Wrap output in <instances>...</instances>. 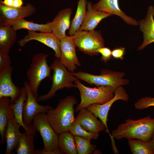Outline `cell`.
Returning <instances> with one entry per match:
<instances>
[{
	"mask_svg": "<svg viewBox=\"0 0 154 154\" xmlns=\"http://www.w3.org/2000/svg\"><path fill=\"white\" fill-rule=\"evenodd\" d=\"M154 132V118L149 116L137 120L127 119L111 133L112 137L119 140L139 139L148 141L151 139Z\"/></svg>",
	"mask_w": 154,
	"mask_h": 154,
	"instance_id": "cell-1",
	"label": "cell"
},
{
	"mask_svg": "<svg viewBox=\"0 0 154 154\" xmlns=\"http://www.w3.org/2000/svg\"><path fill=\"white\" fill-rule=\"evenodd\" d=\"M77 104L74 96H68L60 100L55 108L49 109L46 113L50 125L57 134L69 131L75 121L73 107Z\"/></svg>",
	"mask_w": 154,
	"mask_h": 154,
	"instance_id": "cell-2",
	"label": "cell"
},
{
	"mask_svg": "<svg viewBox=\"0 0 154 154\" xmlns=\"http://www.w3.org/2000/svg\"><path fill=\"white\" fill-rule=\"evenodd\" d=\"M32 122L33 128L39 133L44 144L43 149L35 150V154H63L58 147V134L50 125L46 113L37 114Z\"/></svg>",
	"mask_w": 154,
	"mask_h": 154,
	"instance_id": "cell-3",
	"label": "cell"
},
{
	"mask_svg": "<svg viewBox=\"0 0 154 154\" xmlns=\"http://www.w3.org/2000/svg\"><path fill=\"white\" fill-rule=\"evenodd\" d=\"M76 88L79 90L81 101L77 106L76 112L93 104H102L108 102L114 96L116 88L108 86H101L98 88L87 87L77 79L74 82Z\"/></svg>",
	"mask_w": 154,
	"mask_h": 154,
	"instance_id": "cell-4",
	"label": "cell"
},
{
	"mask_svg": "<svg viewBox=\"0 0 154 154\" xmlns=\"http://www.w3.org/2000/svg\"><path fill=\"white\" fill-rule=\"evenodd\" d=\"M53 71L51 88L46 94L37 97L38 102L44 101L52 98L55 95L56 92L64 88H70L76 87L74 82L78 78L72 74L61 62L60 58H56L50 66Z\"/></svg>",
	"mask_w": 154,
	"mask_h": 154,
	"instance_id": "cell-5",
	"label": "cell"
},
{
	"mask_svg": "<svg viewBox=\"0 0 154 154\" xmlns=\"http://www.w3.org/2000/svg\"><path fill=\"white\" fill-rule=\"evenodd\" d=\"M48 54L41 52L35 54L27 72L28 84L33 96L37 99L38 90L41 82L49 77L51 68L48 64L46 58Z\"/></svg>",
	"mask_w": 154,
	"mask_h": 154,
	"instance_id": "cell-6",
	"label": "cell"
},
{
	"mask_svg": "<svg viewBox=\"0 0 154 154\" xmlns=\"http://www.w3.org/2000/svg\"><path fill=\"white\" fill-rule=\"evenodd\" d=\"M72 74L90 85L98 86H108L116 88L126 85L129 81L123 78L125 74L123 72H115L108 70L102 71L100 75H94L82 72H71Z\"/></svg>",
	"mask_w": 154,
	"mask_h": 154,
	"instance_id": "cell-7",
	"label": "cell"
},
{
	"mask_svg": "<svg viewBox=\"0 0 154 154\" xmlns=\"http://www.w3.org/2000/svg\"><path fill=\"white\" fill-rule=\"evenodd\" d=\"M79 50L90 56L99 54L97 50L104 46V41L99 31L79 29L72 36Z\"/></svg>",
	"mask_w": 154,
	"mask_h": 154,
	"instance_id": "cell-8",
	"label": "cell"
},
{
	"mask_svg": "<svg viewBox=\"0 0 154 154\" xmlns=\"http://www.w3.org/2000/svg\"><path fill=\"white\" fill-rule=\"evenodd\" d=\"M114 94V97L106 102L102 104H93L86 108L96 116L98 117L105 125L106 129V132L109 134L112 142L114 141V139L110 133L107 124L109 112L112 105L115 101L118 100L127 101L129 98L127 94L122 86L116 88Z\"/></svg>",
	"mask_w": 154,
	"mask_h": 154,
	"instance_id": "cell-9",
	"label": "cell"
},
{
	"mask_svg": "<svg viewBox=\"0 0 154 154\" xmlns=\"http://www.w3.org/2000/svg\"><path fill=\"white\" fill-rule=\"evenodd\" d=\"M36 9L27 3L20 7H9L0 1V26H11L15 21L30 17L35 13Z\"/></svg>",
	"mask_w": 154,
	"mask_h": 154,
	"instance_id": "cell-10",
	"label": "cell"
},
{
	"mask_svg": "<svg viewBox=\"0 0 154 154\" xmlns=\"http://www.w3.org/2000/svg\"><path fill=\"white\" fill-rule=\"evenodd\" d=\"M27 92V99L24 102L23 112V119L27 126L32 125L34 116L41 113H46L53 108L48 105L43 106L39 104L37 98L33 95L28 84L25 81L23 84Z\"/></svg>",
	"mask_w": 154,
	"mask_h": 154,
	"instance_id": "cell-11",
	"label": "cell"
},
{
	"mask_svg": "<svg viewBox=\"0 0 154 154\" xmlns=\"http://www.w3.org/2000/svg\"><path fill=\"white\" fill-rule=\"evenodd\" d=\"M76 47L72 36H66L60 40V59L63 64L71 72H74L76 66L81 65L76 54Z\"/></svg>",
	"mask_w": 154,
	"mask_h": 154,
	"instance_id": "cell-12",
	"label": "cell"
},
{
	"mask_svg": "<svg viewBox=\"0 0 154 154\" xmlns=\"http://www.w3.org/2000/svg\"><path fill=\"white\" fill-rule=\"evenodd\" d=\"M33 40L39 41L52 49L55 52V57L60 58V40L52 32L38 33L28 31L27 34L19 40L18 43L20 46L23 47L28 42Z\"/></svg>",
	"mask_w": 154,
	"mask_h": 154,
	"instance_id": "cell-13",
	"label": "cell"
},
{
	"mask_svg": "<svg viewBox=\"0 0 154 154\" xmlns=\"http://www.w3.org/2000/svg\"><path fill=\"white\" fill-rule=\"evenodd\" d=\"M13 68H10L0 72V98L8 97L13 103L20 96L21 88L15 85L11 79Z\"/></svg>",
	"mask_w": 154,
	"mask_h": 154,
	"instance_id": "cell-14",
	"label": "cell"
},
{
	"mask_svg": "<svg viewBox=\"0 0 154 154\" xmlns=\"http://www.w3.org/2000/svg\"><path fill=\"white\" fill-rule=\"evenodd\" d=\"M97 117L86 108H84L79 111L75 121L88 131L95 133H99L103 131H106L105 126Z\"/></svg>",
	"mask_w": 154,
	"mask_h": 154,
	"instance_id": "cell-15",
	"label": "cell"
},
{
	"mask_svg": "<svg viewBox=\"0 0 154 154\" xmlns=\"http://www.w3.org/2000/svg\"><path fill=\"white\" fill-rule=\"evenodd\" d=\"M20 127L14 119L12 109L10 108L8 122L5 131L7 144L5 154H10L17 148L22 134L19 131Z\"/></svg>",
	"mask_w": 154,
	"mask_h": 154,
	"instance_id": "cell-16",
	"label": "cell"
},
{
	"mask_svg": "<svg viewBox=\"0 0 154 154\" xmlns=\"http://www.w3.org/2000/svg\"><path fill=\"white\" fill-rule=\"evenodd\" d=\"M72 9L67 8L60 11L51 22L52 33L60 40L67 36L66 32L69 29Z\"/></svg>",
	"mask_w": 154,
	"mask_h": 154,
	"instance_id": "cell-17",
	"label": "cell"
},
{
	"mask_svg": "<svg viewBox=\"0 0 154 154\" xmlns=\"http://www.w3.org/2000/svg\"><path fill=\"white\" fill-rule=\"evenodd\" d=\"M92 6L96 10L119 16L128 24L133 26L138 25L135 19L127 16L121 10L118 0H100Z\"/></svg>",
	"mask_w": 154,
	"mask_h": 154,
	"instance_id": "cell-18",
	"label": "cell"
},
{
	"mask_svg": "<svg viewBox=\"0 0 154 154\" xmlns=\"http://www.w3.org/2000/svg\"><path fill=\"white\" fill-rule=\"evenodd\" d=\"M154 8L149 6L145 17L140 21L139 24L140 29L143 34V40L139 47L138 50L144 48L149 44L154 42Z\"/></svg>",
	"mask_w": 154,
	"mask_h": 154,
	"instance_id": "cell-19",
	"label": "cell"
},
{
	"mask_svg": "<svg viewBox=\"0 0 154 154\" xmlns=\"http://www.w3.org/2000/svg\"><path fill=\"white\" fill-rule=\"evenodd\" d=\"M90 1L87 2L85 16L80 29L90 31L94 30L104 19L112 14L94 9Z\"/></svg>",
	"mask_w": 154,
	"mask_h": 154,
	"instance_id": "cell-20",
	"label": "cell"
},
{
	"mask_svg": "<svg viewBox=\"0 0 154 154\" xmlns=\"http://www.w3.org/2000/svg\"><path fill=\"white\" fill-rule=\"evenodd\" d=\"M21 93L19 97L13 103H11L10 107L12 109L14 119L29 134L35 135L36 131L33 128L32 124L29 126L24 123L23 119V112L24 102L27 99V92L25 88L23 86L21 88Z\"/></svg>",
	"mask_w": 154,
	"mask_h": 154,
	"instance_id": "cell-21",
	"label": "cell"
},
{
	"mask_svg": "<svg viewBox=\"0 0 154 154\" xmlns=\"http://www.w3.org/2000/svg\"><path fill=\"white\" fill-rule=\"evenodd\" d=\"M16 31L11 26H0V50L9 54L17 38Z\"/></svg>",
	"mask_w": 154,
	"mask_h": 154,
	"instance_id": "cell-22",
	"label": "cell"
},
{
	"mask_svg": "<svg viewBox=\"0 0 154 154\" xmlns=\"http://www.w3.org/2000/svg\"><path fill=\"white\" fill-rule=\"evenodd\" d=\"M11 26L15 31L19 29H26L31 31L52 32L51 22L46 24H39L26 21L23 18L14 21Z\"/></svg>",
	"mask_w": 154,
	"mask_h": 154,
	"instance_id": "cell-23",
	"label": "cell"
},
{
	"mask_svg": "<svg viewBox=\"0 0 154 154\" xmlns=\"http://www.w3.org/2000/svg\"><path fill=\"white\" fill-rule=\"evenodd\" d=\"M11 103V98L8 97L0 98V134L1 143H4L6 141L5 131L7 127Z\"/></svg>",
	"mask_w": 154,
	"mask_h": 154,
	"instance_id": "cell-24",
	"label": "cell"
},
{
	"mask_svg": "<svg viewBox=\"0 0 154 154\" xmlns=\"http://www.w3.org/2000/svg\"><path fill=\"white\" fill-rule=\"evenodd\" d=\"M87 3L86 0H78L76 12L69 29L70 36H72L80 29L85 16Z\"/></svg>",
	"mask_w": 154,
	"mask_h": 154,
	"instance_id": "cell-25",
	"label": "cell"
},
{
	"mask_svg": "<svg viewBox=\"0 0 154 154\" xmlns=\"http://www.w3.org/2000/svg\"><path fill=\"white\" fill-rule=\"evenodd\" d=\"M128 140V143L133 154H154L152 139L145 141L139 139Z\"/></svg>",
	"mask_w": 154,
	"mask_h": 154,
	"instance_id": "cell-26",
	"label": "cell"
},
{
	"mask_svg": "<svg viewBox=\"0 0 154 154\" xmlns=\"http://www.w3.org/2000/svg\"><path fill=\"white\" fill-rule=\"evenodd\" d=\"M74 137V136L69 131L58 134V146L63 154H77Z\"/></svg>",
	"mask_w": 154,
	"mask_h": 154,
	"instance_id": "cell-27",
	"label": "cell"
},
{
	"mask_svg": "<svg viewBox=\"0 0 154 154\" xmlns=\"http://www.w3.org/2000/svg\"><path fill=\"white\" fill-rule=\"evenodd\" d=\"M35 135L28 134L26 132L22 133L16 149L17 154H35L34 143Z\"/></svg>",
	"mask_w": 154,
	"mask_h": 154,
	"instance_id": "cell-28",
	"label": "cell"
},
{
	"mask_svg": "<svg viewBox=\"0 0 154 154\" xmlns=\"http://www.w3.org/2000/svg\"><path fill=\"white\" fill-rule=\"evenodd\" d=\"M74 142L76 152L78 154H91L96 151V146L90 143L91 140L74 136Z\"/></svg>",
	"mask_w": 154,
	"mask_h": 154,
	"instance_id": "cell-29",
	"label": "cell"
},
{
	"mask_svg": "<svg viewBox=\"0 0 154 154\" xmlns=\"http://www.w3.org/2000/svg\"><path fill=\"white\" fill-rule=\"evenodd\" d=\"M69 131L74 136H79L83 138L91 140L97 139L99 133H95L87 131L83 129L79 123L75 121L70 126Z\"/></svg>",
	"mask_w": 154,
	"mask_h": 154,
	"instance_id": "cell-30",
	"label": "cell"
},
{
	"mask_svg": "<svg viewBox=\"0 0 154 154\" xmlns=\"http://www.w3.org/2000/svg\"><path fill=\"white\" fill-rule=\"evenodd\" d=\"M134 106L136 109L139 110L154 106V98L146 96L141 98L135 103Z\"/></svg>",
	"mask_w": 154,
	"mask_h": 154,
	"instance_id": "cell-31",
	"label": "cell"
},
{
	"mask_svg": "<svg viewBox=\"0 0 154 154\" xmlns=\"http://www.w3.org/2000/svg\"><path fill=\"white\" fill-rule=\"evenodd\" d=\"M11 61L9 54L0 50V72L11 67Z\"/></svg>",
	"mask_w": 154,
	"mask_h": 154,
	"instance_id": "cell-32",
	"label": "cell"
},
{
	"mask_svg": "<svg viewBox=\"0 0 154 154\" xmlns=\"http://www.w3.org/2000/svg\"><path fill=\"white\" fill-rule=\"evenodd\" d=\"M112 51L109 48L104 46L101 47L97 50V52L102 55L101 60L106 63L112 58Z\"/></svg>",
	"mask_w": 154,
	"mask_h": 154,
	"instance_id": "cell-33",
	"label": "cell"
},
{
	"mask_svg": "<svg viewBox=\"0 0 154 154\" xmlns=\"http://www.w3.org/2000/svg\"><path fill=\"white\" fill-rule=\"evenodd\" d=\"M125 48L123 47H117L112 51V56L114 58L122 60L125 52Z\"/></svg>",
	"mask_w": 154,
	"mask_h": 154,
	"instance_id": "cell-34",
	"label": "cell"
},
{
	"mask_svg": "<svg viewBox=\"0 0 154 154\" xmlns=\"http://www.w3.org/2000/svg\"><path fill=\"white\" fill-rule=\"evenodd\" d=\"M23 0H14L13 7H20L23 6Z\"/></svg>",
	"mask_w": 154,
	"mask_h": 154,
	"instance_id": "cell-35",
	"label": "cell"
},
{
	"mask_svg": "<svg viewBox=\"0 0 154 154\" xmlns=\"http://www.w3.org/2000/svg\"><path fill=\"white\" fill-rule=\"evenodd\" d=\"M14 1V0H4L3 1L0 0V1L6 6L13 7Z\"/></svg>",
	"mask_w": 154,
	"mask_h": 154,
	"instance_id": "cell-36",
	"label": "cell"
},
{
	"mask_svg": "<svg viewBox=\"0 0 154 154\" xmlns=\"http://www.w3.org/2000/svg\"><path fill=\"white\" fill-rule=\"evenodd\" d=\"M152 139L153 141V147H154V133L153 135Z\"/></svg>",
	"mask_w": 154,
	"mask_h": 154,
	"instance_id": "cell-37",
	"label": "cell"
}]
</instances>
